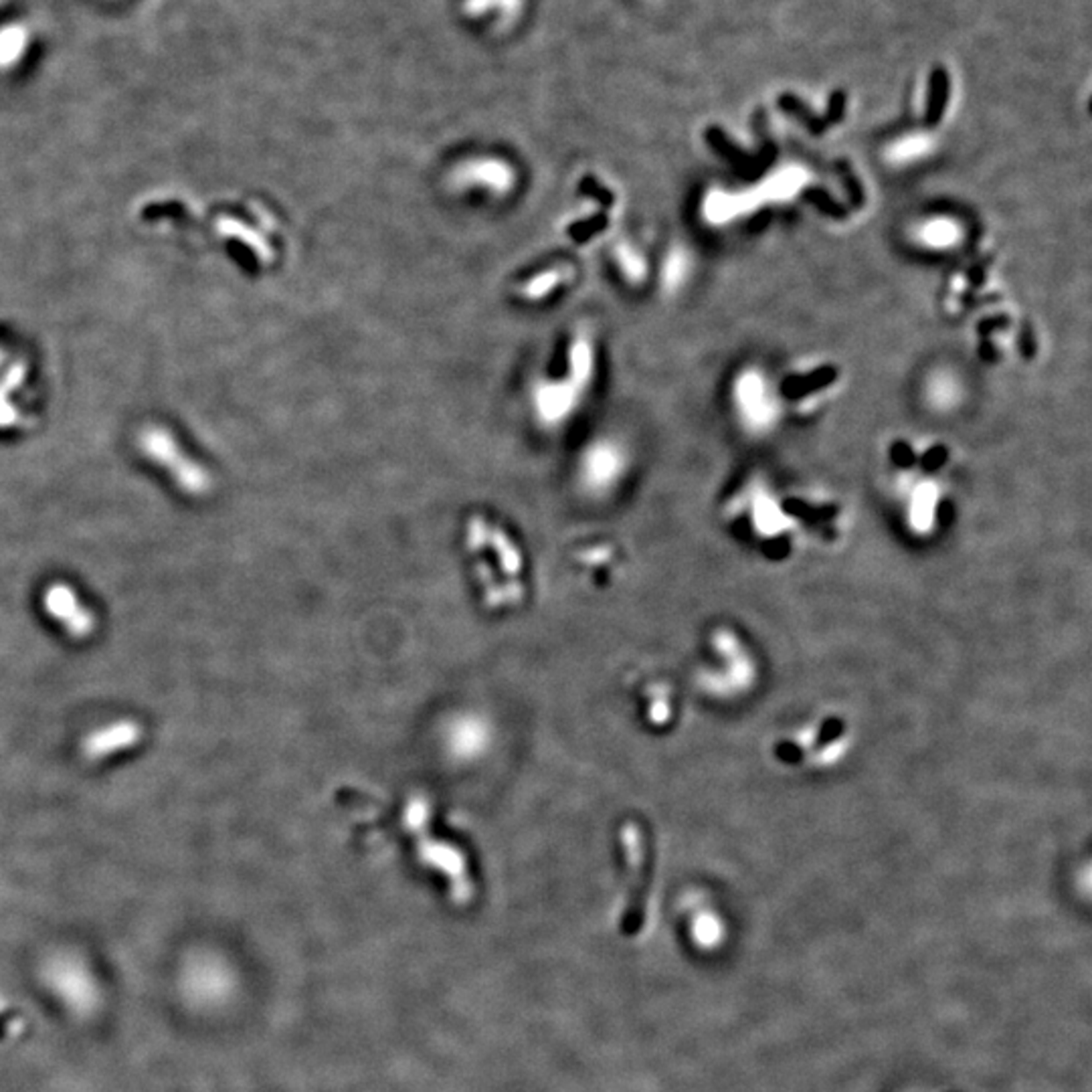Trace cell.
<instances>
[{"label":"cell","mask_w":1092,"mask_h":1092,"mask_svg":"<svg viewBox=\"0 0 1092 1092\" xmlns=\"http://www.w3.org/2000/svg\"><path fill=\"white\" fill-rule=\"evenodd\" d=\"M468 176L476 182H484V188H490L492 193H506V190L512 188V173L496 162L476 164L472 170H468Z\"/></svg>","instance_id":"4fadbf2b"},{"label":"cell","mask_w":1092,"mask_h":1092,"mask_svg":"<svg viewBox=\"0 0 1092 1092\" xmlns=\"http://www.w3.org/2000/svg\"><path fill=\"white\" fill-rule=\"evenodd\" d=\"M939 490L935 484L920 482L912 490L906 506V522L917 536H926L937 528L939 521Z\"/></svg>","instance_id":"ba28073f"},{"label":"cell","mask_w":1092,"mask_h":1092,"mask_svg":"<svg viewBox=\"0 0 1092 1092\" xmlns=\"http://www.w3.org/2000/svg\"><path fill=\"white\" fill-rule=\"evenodd\" d=\"M468 544H470V549L472 546H479V544L494 549L498 555L500 569H502L506 581H508L506 585H508L516 595L524 597V587H522V583L518 581V577H521V571H522L521 552H518L516 546L512 544L510 538L506 536L502 530L490 528L482 518H472L470 528H468Z\"/></svg>","instance_id":"5b68a950"},{"label":"cell","mask_w":1092,"mask_h":1092,"mask_svg":"<svg viewBox=\"0 0 1092 1092\" xmlns=\"http://www.w3.org/2000/svg\"><path fill=\"white\" fill-rule=\"evenodd\" d=\"M429 813L431 807L427 804V799L413 798L405 809V826L415 835L419 858L427 866L447 874L451 880V894L456 897V900H462L472 890L464 854L457 847L433 838L429 830Z\"/></svg>","instance_id":"3957f363"},{"label":"cell","mask_w":1092,"mask_h":1092,"mask_svg":"<svg viewBox=\"0 0 1092 1092\" xmlns=\"http://www.w3.org/2000/svg\"><path fill=\"white\" fill-rule=\"evenodd\" d=\"M620 840L623 846L625 864L629 876V917L635 920L646 918V835L640 824L628 821L621 826Z\"/></svg>","instance_id":"277c9868"},{"label":"cell","mask_w":1092,"mask_h":1092,"mask_svg":"<svg viewBox=\"0 0 1092 1092\" xmlns=\"http://www.w3.org/2000/svg\"><path fill=\"white\" fill-rule=\"evenodd\" d=\"M734 401L741 417L755 429L771 425L775 419V403L771 391L761 372L745 371L734 385Z\"/></svg>","instance_id":"8992f818"},{"label":"cell","mask_w":1092,"mask_h":1092,"mask_svg":"<svg viewBox=\"0 0 1092 1092\" xmlns=\"http://www.w3.org/2000/svg\"><path fill=\"white\" fill-rule=\"evenodd\" d=\"M959 394H961V386H959L955 374H951L949 371H937L931 374L929 383H926V399L935 409H951L959 401Z\"/></svg>","instance_id":"8fae6325"},{"label":"cell","mask_w":1092,"mask_h":1092,"mask_svg":"<svg viewBox=\"0 0 1092 1092\" xmlns=\"http://www.w3.org/2000/svg\"><path fill=\"white\" fill-rule=\"evenodd\" d=\"M29 41V32L23 26L12 25L0 31V65H12L23 55Z\"/></svg>","instance_id":"5bb4252c"},{"label":"cell","mask_w":1092,"mask_h":1092,"mask_svg":"<svg viewBox=\"0 0 1092 1092\" xmlns=\"http://www.w3.org/2000/svg\"><path fill=\"white\" fill-rule=\"evenodd\" d=\"M692 935L704 947H713L716 943H722V939H725L727 935L725 920H722V917H719V912H716L714 909L704 906V909L696 911L694 918H692Z\"/></svg>","instance_id":"7c38bea8"},{"label":"cell","mask_w":1092,"mask_h":1092,"mask_svg":"<svg viewBox=\"0 0 1092 1092\" xmlns=\"http://www.w3.org/2000/svg\"><path fill=\"white\" fill-rule=\"evenodd\" d=\"M623 462V451L615 443H595V447L587 451L583 462L585 482L593 490L611 488L621 476L625 465Z\"/></svg>","instance_id":"52a82bcc"},{"label":"cell","mask_w":1092,"mask_h":1092,"mask_svg":"<svg viewBox=\"0 0 1092 1092\" xmlns=\"http://www.w3.org/2000/svg\"><path fill=\"white\" fill-rule=\"evenodd\" d=\"M917 239L926 247L949 249L961 239V227L949 216H935L917 229Z\"/></svg>","instance_id":"9c48e42d"},{"label":"cell","mask_w":1092,"mask_h":1092,"mask_svg":"<svg viewBox=\"0 0 1092 1092\" xmlns=\"http://www.w3.org/2000/svg\"><path fill=\"white\" fill-rule=\"evenodd\" d=\"M648 696V719L654 727H666L674 720V688L666 682L649 684Z\"/></svg>","instance_id":"30bf717a"},{"label":"cell","mask_w":1092,"mask_h":1092,"mask_svg":"<svg viewBox=\"0 0 1092 1092\" xmlns=\"http://www.w3.org/2000/svg\"><path fill=\"white\" fill-rule=\"evenodd\" d=\"M561 280H563V273H558V272H552L549 275H544V278H538L532 281V286L528 287V295L530 298H535V295L546 294L552 286L557 284V281H561Z\"/></svg>","instance_id":"2e32d148"},{"label":"cell","mask_w":1092,"mask_h":1092,"mask_svg":"<svg viewBox=\"0 0 1092 1092\" xmlns=\"http://www.w3.org/2000/svg\"><path fill=\"white\" fill-rule=\"evenodd\" d=\"M931 142L925 136H909L904 140H898L890 148V158L894 162H911L929 152Z\"/></svg>","instance_id":"9a60e30c"},{"label":"cell","mask_w":1092,"mask_h":1092,"mask_svg":"<svg viewBox=\"0 0 1092 1092\" xmlns=\"http://www.w3.org/2000/svg\"><path fill=\"white\" fill-rule=\"evenodd\" d=\"M852 722L838 713H819L781 733L771 742V756L779 765L799 771H832L852 753Z\"/></svg>","instance_id":"6da1fadb"},{"label":"cell","mask_w":1092,"mask_h":1092,"mask_svg":"<svg viewBox=\"0 0 1092 1092\" xmlns=\"http://www.w3.org/2000/svg\"><path fill=\"white\" fill-rule=\"evenodd\" d=\"M706 660L696 672L698 690L719 702L747 698L759 684L761 666L751 643L733 625H716L708 631Z\"/></svg>","instance_id":"7a4b0ae2"}]
</instances>
